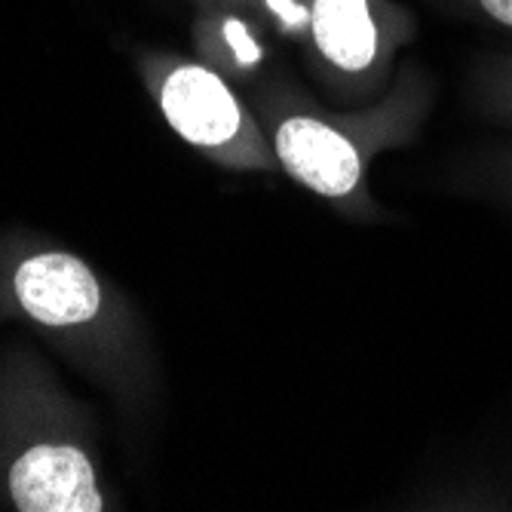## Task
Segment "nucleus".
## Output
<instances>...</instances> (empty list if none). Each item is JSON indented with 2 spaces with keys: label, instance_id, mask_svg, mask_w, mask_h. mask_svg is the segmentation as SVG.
Returning a JSON list of instances; mask_svg holds the SVG:
<instances>
[{
  "label": "nucleus",
  "instance_id": "obj_7",
  "mask_svg": "<svg viewBox=\"0 0 512 512\" xmlns=\"http://www.w3.org/2000/svg\"><path fill=\"white\" fill-rule=\"evenodd\" d=\"M457 191L491 200L494 206L512 212V142L482 148L463 163H457Z\"/></svg>",
  "mask_w": 512,
  "mask_h": 512
},
{
  "label": "nucleus",
  "instance_id": "obj_10",
  "mask_svg": "<svg viewBox=\"0 0 512 512\" xmlns=\"http://www.w3.org/2000/svg\"><path fill=\"white\" fill-rule=\"evenodd\" d=\"M460 16L491 25L503 34H512V0H442Z\"/></svg>",
  "mask_w": 512,
  "mask_h": 512
},
{
  "label": "nucleus",
  "instance_id": "obj_1",
  "mask_svg": "<svg viewBox=\"0 0 512 512\" xmlns=\"http://www.w3.org/2000/svg\"><path fill=\"white\" fill-rule=\"evenodd\" d=\"M22 325L102 390L129 427L163 402V368L145 313L123 286L50 234L0 227V325Z\"/></svg>",
  "mask_w": 512,
  "mask_h": 512
},
{
  "label": "nucleus",
  "instance_id": "obj_4",
  "mask_svg": "<svg viewBox=\"0 0 512 512\" xmlns=\"http://www.w3.org/2000/svg\"><path fill=\"white\" fill-rule=\"evenodd\" d=\"M135 71L166 126L209 163L230 172H279L246 92L172 50H138Z\"/></svg>",
  "mask_w": 512,
  "mask_h": 512
},
{
  "label": "nucleus",
  "instance_id": "obj_8",
  "mask_svg": "<svg viewBox=\"0 0 512 512\" xmlns=\"http://www.w3.org/2000/svg\"><path fill=\"white\" fill-rule=\"evenodd\" d=\"M467 89L473 108L485 120L512 129V53L482 56L470 71Z\"/></svg>",
  "mask_w": 512,
  "mask_h": 512
},
{
  "label": "nucleus",
  "instance_id": "obj_2",
  "mask_svg": "<svg viewBox=\"0 0 512 512\" xmlns=\"http://www.w3.org/2000/svg\"><path fill=\"white\" fill-rule=\"evenodd\" d=\"M243 92L279 172L347 218L390 221L371 197V166L387 151L411 148L433 114L436 80L421 62H402L384 96L359 108L313 99L286 71H267Z\"/></svg>",
  "mask_w": 512,
  "mask_h": 512
},
{
  "label": "nucleus",
  "instance_id": "obj_11",
  "mask_svg": "<svg viewBox=\"0 0 512 512\" xmlns=\"http://www.w3.org/2000/svg\"><path fill=\"white\" fill-rule=\"evenodd\" d=\"M191 4H206V0H191ZM234 4H237V0H234Z\"/></svg>",
  "mask_w": 512,
  "mask_h": 512
},
{
  "label": "nucleus",
  "instance_id": "obj_3",
  "mask_svg": "<svg viewBox=\"0 0 512 512\" xmlns=\"http://www.w3.org/2000/svg\"><path fill=\"white\" fill-rule=\"evenodd\" d=\"M120 503L89 405L40 350H0V509L114 512Z\"/></svg>",
  "mask_w": 512,
  "mask_h": 512
},
{
  "label": "nucleus",
  "instance_id": "obj_9",
  "mask_svg": "<svg viewBox=\"0 0 512 512\" xmlns=\"http://www.w3.org/2000/svg\"><path fill=\"white\" fill-rule=\"evenodd\" d=\"M237 4H243L273 40L301 46L310 22V0H237Z\"/></svg>",
  "mask_w": 512,
  "mask_h": 512
},
{
  "label": "nucleus",
  "instance_id": "obj_6",
  "mask_svg": "<svg viewBox=\"0 0 512 512\" xmlns=\"http://www.w3.org/2000/svg\"><path fill=\"white\" fill-rule=\"evenodd\" d=\"M191 46L203 65L237 83L240 89L258 83L273 65L270 31L234 0L194 4Z\"/></svg>",
  "mask_w": 512,
  "mask_h": 512
},
{
  "label": "nucleus",
  "instance_id": "obj_5",
  "mask_svg": "<svg viewBox=\"0 0 512 512\" xmlns=\"http://www.w3.org/2000/svg\"><path fill=\"white\" fill-rule=\"evenodd\" d=\"M417 16L399 0H310L301 59L325 102L359 108L390 89Z\"/></svg>",
  "mask_w": 512,
  "mask_h": 512
}]
</instances>
